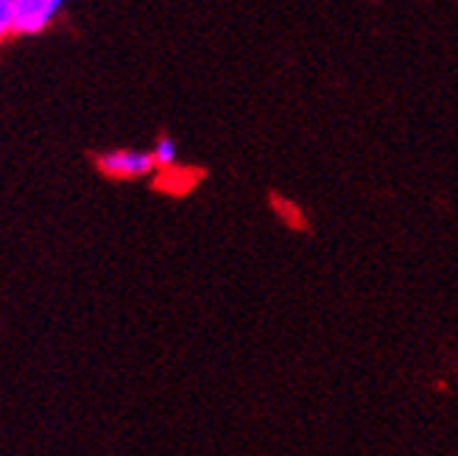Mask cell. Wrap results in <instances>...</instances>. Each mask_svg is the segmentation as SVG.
<instances>
[{"label":"cell","instance_id":"obj_1","mask_svg":"<svg viewBox=\"0 0 458 456\" xmlns=\"http://www.w3.org/2000/svg\"><path fill=\"white\" fill-rule=\"evenodd\" d=\"M96 168L106 176V179H121V182H131V179H146L151 176L157 168L151 149H109L96 154Z\"/></svg>","mask_w":458,"mask_h":456},{"label":"cell","instance_id":"obj_2","mask_svg":"<svg viewBox=\"0 0 458 456\" xmlns=\"http://www.w3.org/2000/svg\"><path fill=\"white\" fill-rule=\"evenodd\" d=\"M64 0H14V34L37 37L59 17Z\"/></svg>","mask_w":458,"mask_h":456},{"label":"cell","instance_id":"obj_3","mask_svg":"<svg viewBox=\"0 0 458 456\" xmlns=\"http://www.w3.org/2000/svg\"><path fill=\"white\" fill-rule=\"evenodd\" d=\"M151 154H154V163L157 168H174L176 166V157H179V149L174 143V138H168V134H159V138L154 141L151 146Z\"/></svg>","mask_w":458,"mask_h":456},{"label":"cell","instance_id":"obj_4","mask_svg":"<svg viewBox=\"0 0 458 456\" xmlns=\"http://www.w3.org/2000/svg\"><path fill=\"white\" fill-rule=\"evenodd\" d=\"M159 179H165V182H159V188L168 191V194H185L193 185L188 168H179V166L163 168V171H159Z\"/></svg>","mask_w":458,"mask_h":456},{"label":"cell","instance_id":"obj_5","mask_svg":"<svg viewBox=\"0 0 458 456\" xmlns=\"http://www.w3.org/2000/svg\"><path fill=\"white\" fill-rule=\"evenodd\" d=\"M271 208L288 227H305V216L300 211V204L285 199V196H271Z\"/></svg>","mask_w":458,"mask_h":456},{"label":"cell","instance_id":"obj_6","mask_svg":"<svg viewBox=\"0 0 458 456\" xmlns=\"http://www.w3.org/2000/svg\"><path fill=\"white\" fill-rule=\"evenodd\" d=\"M14 34V0H0V39Z\"/></svg>","mask_w":458,"mask_h":456}]
</instances>
